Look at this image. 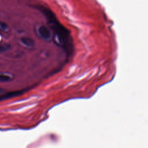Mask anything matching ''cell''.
Here are the masks:
<instances>
[{"mask_svg":"<svg viewBox=\"0 0 148 148\" xmlns=\"http://www.w3.org/2000/svg\"><path fill=\"white\" fill-rule=\"evenodd\" d=\"M38 8L45 15L52 29L54 31L60 43L64 46L65 50H67V52L71 53L72 50V42L68 30L58 22L54 14L50 10L43 6H39Z\"/></svg>","mask_w":148,"mask_h":148,"instance_id":"6da1fadb","label":"cell"},{"mask_svg":"<svg viewBox=\"0 0 148 148\" xmlns=\"http://www.w3.org/2000/svg\"><path fill=\"white\" fill-rule=\"evenodd\" d=\"M39 35L45 39H49L51 38V33L49 29L45 26H41L38 29Z\"/></svg>","mask_w":148,"mask_h":148,"instance_id":"7a4b0ae2","label":"cell"},{"mask_svg":"<svg viewBox=\"0 0 148 148\" xmlns=\"http://www.w3.org/2000/svg\"><path fill=\"white\" fill-rule=\"evenodd\" d=\"M24 92V90H18V91H14L11 92H9L2 96H0V101H2L4 100H7L8 98H11L14 97H16Z\"/></svg>","mask_w":148,"mask_h":148,"instance_id":"3957f363","label":"cell"},{"mask_svg":"<svg viewBox=\"0 0 148 148\" xmlns=\"http://www.w3.org/2000/svg\"><path fill=\"white\" fill-rule=\"evenodd\" d=\"M21 41L24 45L29 47H33L35 45V42L34 40L30 38L23 37L21 39Z\"/></svg>","mask_w":148,"mask_h":148,"instance_id":"277c9868","label":"cell"},{"mask_svg":"<svg viewBox=\"0 0 148 148\" xmlns=\"http://www.w3.org/2000/svg\"><path fill=\"white\" fill-rule=\"evenodd\" d=\"M10 49V45L8 43L0 44V53L7 52Z\"/></svg>","mask_w":148,"mask_h":148,"instance_id":"5b68a950","label":"cell"},{"mask_svg":"<svg viewBox=\"0 0 148 148\" xmlns=\"http://www.w3.org/2000/svg\"><path fill=\"white\" fill-rule=\"evenodd\" d=\"M11 80V78L5 74H0V82H8Z\"/></svg>","mask_w":148,"mask_h":148,"instance_id":"8992f818","label":"cell"},{"mask_svg":"<svg viewBox=\"0 0 148 148\" xmlns=\"http://www.w3.org/2000/svg\"><path fill=\"white\" fill-rule=\"evenodd\" d=\"M8 29V26L4 22H0V31H5Z\"/></svg>","mask_w":148,"mask_h":148,"instance_id":"52a82bcc","label":"cell"},{"mask_svg":"<svg viewBox=\"0 0 148 148\" xmlns=\"http://www.w3.org/2000/svg\"><path fill=\"white\" fill-rule=\"evenodd\" d=\"M4 89L3 88H0V94H2L3 93H4Z\"/></svg>","mask_w":148,"mask_h":148,"instance_id":"ba28073f","label":"cell"}]
</instances>
